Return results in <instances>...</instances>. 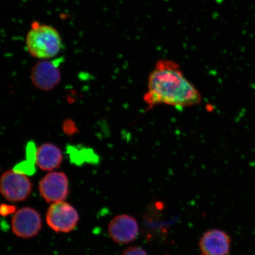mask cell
<instances>
[{"mask_svg": "<svg viewBox=\"0 0 255 255\" xmlns=\"http://www.w3.org/2000/svg\"><path fill=\"white\" fill-rule=\"evenodd\" d=\"M199 91L188 79L179 64L162 59L149 75L143 100L149 108L159 105L176 108L195 106L202 102Z\"/></svg>", "mask_w": 255, "mask_h": 255, "instance_id": "1", "label": "cell"}, {"mask_svg": "<svg viewBox=\"0 0 255 255\" xmlns=\"http://www.w3.org/2000/svg\"><path fill=\"white\" fill-rule=\"evenodd\" d=\"M25 46L30 55L41 60L55 58L63 47L61 36L52 25H34L25 37Z\"/></svg>", "mask_w": 255, "mask_h": 255, "instance_id": "2", "label": "cell"}, {"mask_svg": "<svg viewBox=\"0 0 255 255\" xmlns=\"http://www.w3.org/2000/svg\"><path fill=\"white\" fill-rule=\"evenodd\" d=\"M79 219L77 210L65 201L52 203L46 214L48 226L53 231L58 233L72 231L77 225Z\"/></svg>", "mask_w": 255, "mask_h": 255, "instance_id": "3", "label": "cell"}, {"mask_svg": "<svg viewBox=\"0 0 255 255\" xmlns=\"http://www.w3.org/2000/svg\"><path fill=\"white\" fill-rule=\"evenodd\" d=\"M33 189L31 181L26 175L13 170H8L2 175L0 190L2 195L10 202L26 200Z\"/></svg>", "mask_w": 255, "mask_h": 255, "instance_id": "4", "label": "cell"}, {"mask_svg": "<svg viewBox=\"0 0 255 255\" xmlns=\"http://www.w3.org/2000/svg\"><path fill=\"white\" fill-rule=\"evenodd\" d=\"M60 62L57 59H49L35 64L31 71V79L34 87L45 91L55 89L61 81Z\"/></svg>", "mask_w": 255, "mask_h": 255, "instance_id": "5", "label": "cell"}, {"mask_svg": "<svg viewBox=\"0 0 255 255\" xmlns=\"http://www.w3.org/2000/svg\"><path fill=\"white\" fill-rule=\"evenodd\" d=\"M39 191L47 203L65 201L69 193L68 178L63 172H50L40 181Z\"/></svg>", "mask_w": 255, "mask_h": 255, "instance_id": "6", "label": "cell"}, {"mask_svg": "<svg viewBox=\"0 0 255 255\" xmlns=\"http://www.w3.org/2000/svg\"><path fill=\"white\" fill-rule=\"evenodd\" d=\"M12 232L24 239L35 237L42 228V220L36 209L24 207L15 212L11 221Z\"/></svg>", "mask_w": 255, "mask_h": 255, "instance_id": "7", "label": "cell"}, {"mask_svg": "<svg viewBox=\"0 0 255 255\" xmlns=\"http://www.w3.org/2000/svg\"><path fill=\"white\" fill-rule=\"evenodd\" d=\"M108 234L117 244H129L138 237L139 223L132 216L127 214L117 215L108 225Z\"/></svg>", "mask_w": 255, "mask_h": 255, "instance_id": "8", "label": "cell"}, {"mask_svg": "<svg viewBox=\"0 0 255 255\" xmlns=\"http://www.w3.org/2000/svg\"><path fill=\"white\" fill-rule=\"evenodd\" d=\"M231 244L230 235L227 232L221 229H210L200 239V255H228Z\"/></svg>", "mask_w": 255, "mask_h": 255, "instance_id": "9", "label": "cell"}, {"mask_svg": "<svg viewBox=\"0 0 255 255\" xmlns=\"http://www.w3.org/2000/svg\"><path fill=\"white\" fill-rule=\"evenodd\" d=\"M63 161L60 149L51 143H44L37 149L36 164L40 170L52 171L58 168Z\"/></svg>", "mask_w": 255, "mask_h": 255, "instance_id": "10", "label": "cell"}, {"mask_svg": "<svg viewBox=\"0 0 255 255\" xmlns=\"http://www.w3.org/2000/svg\"><path fill=\"white\" fill-rule=\"evenodd\" d=\"M62 129L64 133L69 136H74L79 132L78 128L75 121L71 119L64 120Z\"/></svg>", "mask_w": 255, "mask_h": 255, "instance_id": "11", "label": "cell"}, {"mask_svg": "<svg viewBox=\"0 0 255 255\" xmlns=\"http://www.w3.org/2000/svg\"><path fill=\"white\" fill-rule=\"evenodd\" d=\"M121 255H149L147 251L139 246H133L124 250Z\"/></svg>", "mask_w": 255, "mask_h": 255, "instance_id": "12", "label": "cell"}, {"mask_svg": "<svg viewBox=\"0 0 255 255\" xmlns=\"http://www.w3.org/2000/svg\"><path fill=\"white\" fill-rule=\"evenodd\" d=\"M15 206L2 205L1 207V213L2 216H6L15 212Z\"/></svg>", "mask_w": 255, "mask_h": 255, "instance_id": "13", "label": "cell"}]
</instances>
